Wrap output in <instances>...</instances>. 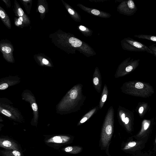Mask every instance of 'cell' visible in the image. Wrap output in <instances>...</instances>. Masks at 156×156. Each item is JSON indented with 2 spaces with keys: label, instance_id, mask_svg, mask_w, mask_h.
<instances>
[{
  "label": "cell",
  "instance_id": "obj_1",
  "mask_svg": "<svg viewBox=\"0 0 156 156\" xmlns=\"http://www.w3.org/2000/svg\"><path fill=\"white\" fill-rule=\"evenodd\" d=\"M112 108L108 112L101 133V142L104 147L109 144L113 133L114 111Z\"/></svg>",
  "mask_w": 156,
  "mask_h": 156
},
{
  "label": "cell",
  "instance_id": "obj_2",
  "mask_svg": "<svg viewBox=\"0 0 156 156\" xmlns=\"http://www.w3.org/2000/svg\"><path fill=\"white\" fill-rule=\"evenodd\" d=\"M148 139L137 140L132 136L124 144L123 150L133 156H137L142 152V150L144 148Z\"/></svg>",
  "mask_w": 156,
  "mask_h": 156
},
{
  "label": "cell",
  "instance_id": "obj_3",
  "mask_svg": "<svg viewBox=\"0 0 156 156\" xmlns=\"http://www.w3.org/2000/svg\"><path fill=\"white\" fill-rule=\"evenodd\" d=\"M127 49L129 50L135 52H146L153 55L152 50L143 43L132 38L127 39Z\"/></svg>",
  "mask_w": 156,
  "mask_h": 156
},
{
  "label": "cell",
  "instance_id": "obj_4",
  "mask_svg": "<svg viewBox=\"0 0 156 156\" xmlns=\"http://www.w3.org/2000/svg\"><path fill=\"white\" fill-rule=\"evenodd\" d=\"M134 37L139 39H146L156 42V35L140 34L135 35Z\"/></svg>",
  "mask_w": 156,
  "mask_h": 156
},
{
  "label": "cell",
  "instance_id": "obj_5",
  "mask_svg": "<svg viewBox=\"0 0 156 156\" xmlns=\"http://www.w3.org/2000/svg\"><path fill=\"white\" fill-rule=\"evenodd\" d=\"M69 41L71 45L74 47H79L82 44V41L74 37H70L69 39Z\"/></svg>",
  "mask_w": 156,
  "mask_h": 156
},
{
  "label": "cell",
  "instance_id": "obj_6",
  "mask_svg": "<svg viewBox=\"0 0 156 156\" xmlns=\"http://www.w3.org/2000/svg\"><path fill=\"white\" fill-rule=\"evenodd\" d=\"M108 94V92L107 87L105 85L103 89L102 96L100 102V107L101 108H102L106 100Z\"/></svg>",
  "mask_w": 156,
  "mask_h": 156
},
{
  "label": "cell",
  "instance_id": "obj_7",
  "mask_svg": "<svg viewBox=\"0 0 156 156\" xmlns=\"http://www.w3.org/2000/svg\"><path fill=\"white\" fill-rule=\"evenodd\" d=\"M0 16L2 20L9 27H11L10 23H9V19L3 10L1 9L0 10Z\"/></svg>",
  "mask_w": 156,
  "mask_h": 156
},
{
  "label": "cell",
  "instance_id": "obj_8",
  "mask_svg": "<svg viewBox=\"0 0 156 156\" xmlns=\"http://www.w3.org/2000/svg\"><path fill=\"white\" fill-rule=\"evenodd\" d=\"M96 110V108H94L86 114L80 120V123H82L87 120L94 113Z\"/></svg>",
  "mask_w": 156,
  "mask_h": 156
},
{
  "label": "cell",
  "instance_id": "obj_9",
  "mask_svg": "<svg viewBox=\"0 0 156 156\" xmlns=\"http://www.w3.org/2000/svg\"><path fill=\"white\" fill-rule=\"evenodd\" d=\"M1 49L3 52L6 54H9L11 52V48L8 46H3L2 47Z\"/></svg>",
  "mask_w": 156,
  "mask_h": 156
},
{
  "label": "cell",
  "instance_id": "obj_10",
  "mask_svg": "<svg viewBox=\"0 0 156 156\" xmlns=\"http://www.w3.org/2000/svg\"><path fill=\"white\" fill-rule=\"evenodd\" d=\"M148 47L152 50L153 55L156 57V44H152L149 46Z\"/></svg>",
  "mask_w": 156,
  "mask_h": 156
},
{
  "label": "cell",
  "instance_id": "obj_11",
  "mask_svg": "<svg viewBox=\"0 0 156 156\" xmlns=\"http://www.w3.org/2000/svg\"><path fill=\"white\" fill-rule=\"evenodd\" d=\"M1 111L2 113L7 116L10 117L12 116L11 113L7 110L2 109L1 110Z\"/></svg>",
  "mask_w": 156,
  "mask_h": 156
},
{
  "label": "cell",
  "instance_id": "obj_12",
  "mask_svg": "<svg viewBox=\"0 0 156 156\" xmlns=\"http://www.w3.org/2000/svg\"><path fill=\"white\" fill-rule=\"evenodd\" d=\"M93 82L94 85L96 87L99 85V80L97 76H95L94 77Z\"/></svg>",
  "mask_w": 156,
  "mask_h": 156
},
{
  "label": "cell",
  "instance_id": "obj_13",
  "mask_svg": "<svg viewBox=\"0 0 156 156\" xmlns=\"http://www.w3.org/2000/svg\"><path fill=\"white\" fill-rule=\"evenodd\" d=\"M54 141L56 143H60L62 142V140L59 136H55L53 138Z\"/></svg>",
  "mask_w": 156,
  "mask_h": 156
},
{
  "label": "cell",
  "instance_id": "obj_14",
  "mask_svg": "<svg viewBox=\"0 0 156 156\" xmlns=\"http://www.w3.org/2000/svg\"><path fill=\"white\" fill-rule=\"evenodd\" d=\"M135 87L138 89H142L144 87V85L141 82H138L135 84Z\"/></svg>",
  "mask_w": 156,
  "mask_h": 156
},
{
  "label": "cell",
  "instance_id": "obj_15",
  "mask_svg": "<svg viewBox=\"0 0 156 156\" xmlns=\"http://www.w3.org/2000/svg\"><path fill=\"white\" fill-rule=\"evenodd\" d=\"M17 14L20 17H22L24 14V12L21 8H19L17 10Z\"/></svg>",
  "mask_w": 156,
  "mask_h": 156
},
{
  "label": "cell",
  "instance_id": "obj_16",
  "mask_svg": "<svg viewBox=\"0 0 156 156\" xmlns=\"http://www.w3.org/2000/svg\"><path fill=\"white\" fill-rule=\"evenodd\" d=\"M38 11L41 13H44L45 11L44 7L42 5H40L38 7Z\"/></svg>",
  "mask_w": 156,
  "mask_h": 156
},
{
  "label": "cell",
  "instance_id": "obj_17",
  "mask_svg": "<svg viewBox=\"0 0 156 156\" xmlns=\"http://www.w3.org/2000/svg\"><path fill=\"white\" fill-rule=\"evenodd\" d=\"M2 144L4 146L7 147H9L11 145V142L7 140L4 141Z\"/></svg>",
  "mask_w": 156,
  "mask_h": 156
},
{
  "label": "cell",
  "instance_id": "obj_18",
  "mask_svg": "<svg viewBox=\"0 0 156 156\" xmlns=\"http://www.w3.org/2000/svg\"><path fill=\"white\" fill-rule=\"evenodd\" d=\"M8 84L6 83H3L0 85V89L3 90L6 89L8 87Z\"/></svg>",
  "mask_w": 156,
  "mask_h": 156
},
{
  "label": "cell",
  "instance_id": "obj_19",
  "mask_svg": "<svg viewBox=\"0 0 156 156\" xmlns=\"http://www.w3.org/2000/svg\"><path fill=\"white\" fill-rule=\"evenodd\" d=\"M137 156H153L150 153L145 152H142L140 154Z\"/></svg>",
  "mask_w": 156,
  "mask_h": 156
},
{
  "label": "cell",
  "instance_id": "obj_20",
  "mask_svg": "<svg viewBox=\"0 0 156 156\" xmlns=\"http://www.w3.org/2000/svg\"><path fill=\"white\" fill-rule=\"evenodd\" d=\"M34 111H37V104L35 103H33L31 105Z\"/></svg>",
  "mask_w": 156,
  "mask_h": 156
},
{
  "label": "cell",
  "instance_id": "obj_21",
  "mask_svg": "<svg viewBox=\"0 0 156 156\" xmlns=\"http://www.w3.org/2000/svg\"><path fill=\"white\" fill-rule=\"evenodd\" d=\"M91 12L93 14L95 15H98L100 14V12L98 10L94 9L91 11Z\"/></svg>",
  "mask_w": 156,
  "mask_h": 156
},
{
  "label": "cell",
  "instance_id": "obj_22",
  "mask_svg": "<svg viewBox=\"0 0 156 156\" xmlns=\"http://www.w3.org/2000/svg\"><path fill=\"white\" fill-rule=\"evenodd\" d=\"M23 20V18L22 17H20L18 19L17 21V24L18 25H21L22 23V22Z\"/></svg>",
  "mask_w": 156,
  "mask_h": 156
},
{
  "label": "cell",
  "instance_id": "obj_23",
  "mask_svg": "<svg viewBox=\"0 0 156 156\" xmlns=\"http://www.w3.org/2000/svg\"><path fill=\"white\" fill-rule=\"evenodd\" d=\"M73 149V148L71 146H69L66 147L65 150L66 152H69L72 151Z\"/></svg>",
  "mask_w": 156,
  "mask_h": 156
},
{
  "label": "cell",
  "instance_id": "obj_24",
  "mask_svg": "<svg viewBox=\"0 0 156 156\" xmlns=\"http://www.w3.org/2000/svg\"><path fill=\"white\" fill-rule=\"evenodd\" d=\"M12 154L15 156H20V153L19 151H14L12 152Z\"/></svg>",
  "mask_w": 156,
  "mask_h": 156
},
{
  "label": "cell",
  "instance_id": "obj_25",
  "mask_svg": "<svg viewBox=\"0 0 156 156\" xmlns=\"http://www.w3.org/2000/svg\"><path fill=\"white\" fill-rule=\"evenodd\" d=\"M42 62L45 65H47L49 63L47 59L44 58L42 59Z\"/></svg>",
  "mask_w": 156,
  "mask_h": 156
},
{
  "label": "cell",
  "instance_id": "obj_26",
  "mask_svg": "<svg viewBox=\"0 0 156 156\" xmlns=\"http://www.w3.org/2000/svg\"><path fill=\"white\" fill-rule=\"evenodd\" d=\"M68 10L69 13L71 15H73L75 13L74 11L70 8L68 9Z\"/></svg>",
  "mask_w": 156,
  "mask_h": 156
},
{
  "label": "cell",
  "instance_id": "obj_27",
  "mask_svg": "<svg viewBox=\"0 0 156 156\" xmlns=\"http://www.w3.org/2000/svg\"><path fill=\"white\" fill-rule=\"evenodd\" d=\"M79 29L82 31H84L86 30V28L84 26H80L79 27Z\"/></svg>",
  "mask_w": 156,
  "mask_h": 156
},
{
  "label": "cell",
  "instance_id": "obj_28",
  "mask_svg": "<svg viewBox=\"0 0 156 156\" xmlns=\"http://www.w3.org/2000/svg\"><path fill=\"white\" fill-rule=\"evenodd\" d=\"M121 119L122 121L124 122L125 119V115L124 113H123L121 115Z\"/></svg>",
  "mask_w": 156,
  "mask_h": 156
},
{
  "label": "cell",
  "instance_id": "obj_29",
  "mask_svg": "<svg viewBox=\"0 0 156 156\" xmlns=\"http://www.w3.org/2000/svg\"><path fill=\"white\" fill-rule=\"evenodd\" d=\"M129 118L127 117H126L125 119V122H124L125 123V124H128L129 122Z\"/></svg>",
  "mask_w": 156,
  "mask_h": 156
},
{
  "label": "cell",
  "instance_id": "obj_30",
  "mask_svg": "<svg viewBox=\"0 0 156 156\" xmlns=\"http://www.w3.org/2000/svg\"><path fill=\"white\" fill-rule=\"evenodd\" d=\"M144 110V108L143 107H141L139 109V112L140 113H142Z\"/></svg>",
  "mask_w": 156,
  "mask_h": 156
},
{
  "label": "cell",
  "instance_id": "obj_31",
  "mask_svg": "<svg viewBox=\"0 0 156 156\" xmlns=\"http://www.w3.org/2000/svg\"><path fill=\"white\" fill-rule=\"evenodd\" d=\"M155 144L156 146V135L155 136Z\"/></svg>",
  "mask_w": 156,
  "mask_h": 156
}]
</instances>
